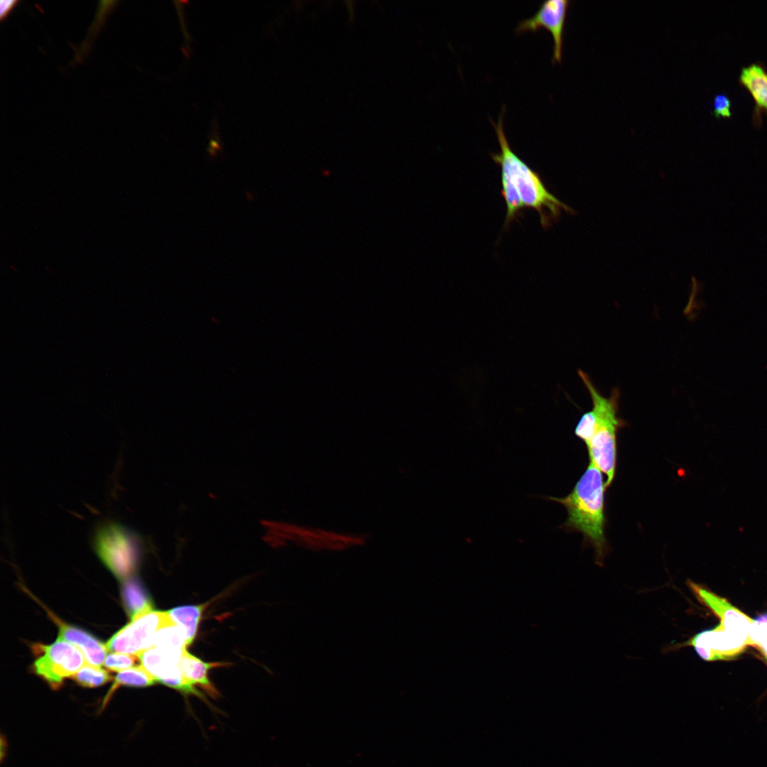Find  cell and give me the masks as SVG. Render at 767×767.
<instances>
[{
  "mask_svg": "<svg viewBox=\"0 0 767 767\" xmlns=\"http://www.w3.org/2000/svg\"><path fill=\"white\" fill-rule=\"evenodd\" d=\"M494 126L500 146L499 153H491L493 161L501 168V193L506 209L518 210L521 202L524 207L534 209L540 217L544 229L549 227L553 222L557 220L562 210L570 212L572 210L560 202L546 188L540 176L531 169L511 149L503 126V111Z\"/></svg>",
  "mask_w": 767,
  "mask_h": 767,
  "instance_id": "cell-1",
  "label": "cell"
},
{
  "mask_svg": "<svg viewBox=\"0 0 767 767\" xmlns=\"http://www.w3.org/2000/svg\"><path fill=\"white\" fill-rule=\"evenodd\" d=\"M578 374L590 395L592 408L582 415L575 433L585 443L589 460L606 475L607 489L616 473L617 432L625 424L618 416L620 392L616 388L605 397L585 372L580 369Z\"/></svg>",
  "mask_w": 767,
  "mask_h": 767,
  "instance_id": "cell-2",
  "label": "cell"
},
{
  "mask_svg": "<svg viewBox=\"0 0 767 767\" xmlns=\"http://www.w3.org/2000/svg\"><path fill=\"white\" fill-rule=\"evenodd\" d=\"M602 472L589 460L588 466L571 492L565 497L546 496L560 503L567 512L561 527L581 533L586 543L593 547L598 564L603 562L607 551L604 535V491Z\"/></svg>",
  "mask_w": 767,
  "mask_h": 767,
  "instance_id": "cell-3",
  "label": "cell"
},
{
  "mask_svg": "<svg viewBox=\"0 0 767 767\" xmlns=\"http://www.w3.org/2000/svg\"><path fill=\"white\" fill-rule=\"evenodd\" d=\"M94 550L106 567L119 580H126L139 562L140 539L132 530L115 522H107L94 535Z\"/></svg>",
  "mask_w": 767,
  "mask_h": 767,
  "instance_id": "cell-4",
  "label": "cell"
},
{
  "mask_svg": "<svg viewBox=\"0 0 767 767\" xmlns=\"http://www.w3.org/2000/svg\"><path fill=\"white\" fill-rule=\"evenodd\" d=\"M38 654L33 663L34 673L53 689L59 688L67 678L74 675L85 664L81 650L66 641L57 639L50 645L34 646Z\"/></svg>",
  "mask_w": 767,
  "mask_h": 767,
  "instance_id": "cell-5",
  "label": "cell"
},
{
  "mask_svg": "<svg viewBox=\"0 0 767 767\" xmlns=\"http://www.w3.org/2000/svg\"><path fill=\"white\" fill-rule=\"evenodd\" d=\"M176 624L168 611H151L145 614L114 633L107 642L109 651L140 656L150 648L159 630Z\"/></svg>",
  "mask_w": 767,
  "mask_h": 767,
  "instance_id": "cell-6",
  "label": "cell"
},
{
  "mask_svg": "<svg viewBox=\"0 0 767 767\" xmlns=\"http://www.w3.org/2000/svg\"><path fill=\"white\" fill-rule=\"evenodd\" d=\"M747 645L746 638L719 625L713 629L700 632L682 644L672 648L690 646L701 658L712 661L732 658L743 652Z\"/></svg>",
  "mask_w": 767,
  "mask_h": 767,
  "instance_id": "cell-7",
  "label": "cell"
},
{
  "mask_svg": "<svg viewBox=\"0 0 767 767\" xmlns=\"http://www.w3.org/2000/svg\"><path fill=\"white\" fill-rule=\"evenodd\" d=\"M570 2L569 0L543 1L533 16L520 21L516 28L518 33L527 31H535L540 27L547 28L553 39V63L562 60L564 28Z\"/></svg>",
  "mask_w": 767,
  "mask_h": 767,
  "instance_id": "cell-8",
  "label": "cell"
},
{
  "mask_svg": "<svg viewBox=\"0 0 767 767\" xmlns=\"http://www.w3.org/2000/svg\"><path fill=\"white\" fill-rule=\"evenodd\" d=\"M687 585L695 596L720 619V626L748 639L754 619L701 584L688 580Z\"/></svg>",
  "mask_w": 767,
  "mask_h": 767,
  "instance_id": "cell-9",
  "label": "cell"
},
{
  "mask_svg": "<svg viewBox=\"0 0 767 767\" xmlns=\"http://www.w3.org/2000/svg\"><path fill=\"white\" fill-rule=\"evenodd\" d=\"M184 651L177 652L152 646L143 651L138 658L141 665L156 682L175 689L184 678L180 665Z\"/></svg>",
  "mask_w": 767,
  "mask_h": 767,
  "instance_id": "cell-10",
  "label": "cell"
},
{
  "mask_svg": "<svg viewBox=\"0 0 767 767\" xmlns=\"http://www.w3.org/2000/svg\"><path fill=\"white\" fill-rule=\"evenodd\" d=\"M48 613L59 627L58 639L66 641L79 648L89 665L100 667L103 664L108 651L106 644L87 631L64 623L50 611Z\"/></svg>",
  "mask_w": 767,
  "mask_h": 767,
  "instance_id": "cell-11",
  "label": "cell"
},
{
  "mask_svg": "<svg viewBox=\"0 0 767 767\" xmlns=\"http://www.w3.org/2000/svg\"><path fill=\"white\" fill-rule=\"evenodd\" d=\"M739 84L751 95L755 107L752 119L756 126L761 124L762 113L767 114V70L761 62H753L741 68Z\"/></svg>",
  "mask_w": 767,
  "mask_h": 767,
  "instance_id": "cell-12",
  "label": "cell"
},
{
  "mask_svg": "<svg viewBox=\"0 0 767 767\" xmlns=\"http://www.w3.org/2000/svg\"><path fill=\"white\" fill-rule=\"evenodd\" d=\"M180 669L185 680L190 684L203 689L207 694L217 698L219 693L208 678L209 670L222 665L220 663H206L192 656L185 650L180 660Z\"/></svg>",
  "mask_w": 767,
  "mask_h": 767,
  "instance_id": "cell-13",
  "label": "cell"
},
{
  "mask_svg": "<svg viewBox=\"0 0 767 767\" xmlns=\"http://www.w3.org/2000/svg\"><path fill=\"white\" fill-rule=\"evenodd\" d=\"M121 597L131 621L153 611V602L141 583L135 578L124 580Z\"/></svg>",
  "mask_w": 767,
  "mask_h": 767,
  "instance_id": "cell-14",
  "label": "cell"
},
{
  "mask_svg": "<svg viewBox=\"0 0 767 767\" xmlns=\"http://www.w3.org/2000/svg\"><path fill=\"white\" fill-rule=\"evenodd\" d=\"M155 678L142 666H135L119 672L101 704L102 712L109 703L113 694L121 686L134 687H148L156 682Z\"/></svg>",
  "mask_w": 767,
  "mask_h": 767,
  "instance_id": "cell-15",
  "label": "cell"
},
{
  "mask_svg": "<svg viewBox=\"0 0 767 767\" xmlns=\"http://www.w3.org/2000/svg\"><path fill=\"white\" fill-rule=\"evenodd\" d=\"M203 609V605H184L168 611L171 619L185 632L187 646L196 636Z\"/></svg>",
  "mask_w": 767,
  "mask_h": 767,
  "instance_id": "cell-16",
  "label": "cell"
},
{
  "mask_svg": "<svg viewBox=\"0 0 767 767\" xmlns=\"http://www.w3.org/2000/svg\"><path fill=\"white\" fill-rule=\"evenodd\" d=\"M152 646L183 652L187 646L185 632L177 624L164 627L156 633Z\"/></svg>",
  "mask_w": 767,
  "mask_h": 767,
  "instance_id": "cell-17",
  "label": "cell"
},
{
  "mask_svg": "<svg viewBox=\"0 0 767 767\" xmlns=\"http://www.w3.org/2000/svg\"><path fill=\"white\" fill-rule=\"evenodd\" d=\"M78 685L85 687L102 686L111 680V675L100 667L85 665L71 677Z\"/></svg>",
  "mask_w": 767,
  "mask_h": 767,
  "instance_id": "cell-18",
  "label": "cell"
},
{
  "mask_svg": "<svg viewBox=\"0 0 767 767\" xmlns=\"http://www.w3.org/2000/svg\"><path fill=\"white\" fill-rule=\"evenodd\" d=\"M767 641V614L759 616L756 620L754 619L748 639L747 644L759 649Z\"/></svg>",
  "mask_w": 767,
  "mask_h": 767,
  "instance_id": "cell-19",
  "label": "cell"
},
{
  "mask_svg": "<svg viewBox=\"0 0 767 767\" xmlns=\"http://www.w3.org/2000/svg\"><path fill=\"white\" fill-rule=\"evenodd\" d=\"M138 661L140 658L137 656L115 653L105 658L104 665L110 670L122 671L132 668Z\"/></svg>",
  "mask_w": 767,
  "mask_h": 767,
  "instance_id": "cell-20",
  "label": "cell"
},
{
  "mask_svg": "<svg viewBox=\"0 0 767 767\" xmlns=\"http://www.w3.org/2000/svg\"><path fill=\"white\" fill-rule=\"evenodd\" d=\"M731 107V100L726 93L722 92L714 97L712 112L714 117H730L732 115Z\"/></svg>",
  "mask_w": 767,
  "mask_h": 767,
  "instance_id": "cell-21",
  "label": "cell"
},
{
  "mask_svg": "<svg viewBox=\"0 0 767 767\" xmlns=\"http://www.w3.org/2000/svg\"><path fill=\"white\" fill-rule=\"evenodd\" d=\"M16 0H1L0 1V18L3 21L18 4Z\"/></svg>",
  "mask_w": 767,
  "mask_h": 767,
  "instance_id": "cell-22",
  "label": "cell"
},
{
  "mask_svg": "<svg viewBox=\"0 0 767 767\" xmlns=\"http://www.w3.org/2000/svg\"><path fill=\"white\" fill-rule=\"evenodd\" d=\"M759 650L765 656L767 661V641L759 648Z\"/></svg>",
  "mask_w": 767,
  "mask_h": 767,
  "instance_id": "cell-23",
  "label": "cell"
}]
</instances>
